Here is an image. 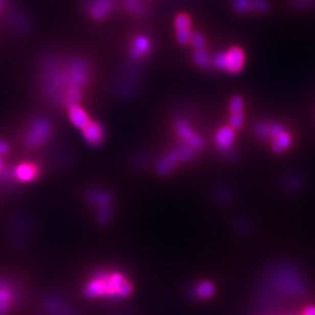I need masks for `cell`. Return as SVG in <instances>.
Wrapping results in <instances>:
<instances>
[{"label":"cell","instance_id":"obj_4","mask_svg":"<svg viewBox=\"0 0 315 315\" xmlns=\"http://www.w3.org/2000/svg\"><path fill=\"white\" fill-rule=\"evenodd\" d=\"M19 293L11 281L0 277V315H8L18 301Z\"/></svg>","mask_w":315,"mask_h":315},{"label":"cell","instance_id":"obj_9","mask_svg":"<svg viewBox=\"0 0 315 315\" xmlns=\"http://www.w3.org/2000/svg\"><path fill=\"white\" fill-rule=\"evenodd\" d=\"M175 32L177 42L182 45L188 44L191 40V20L185 13H181L175 17Z\"/></svg>","mask_w":315,"mask_h":315},{"label":"cell","instance_id":"obj_6","mask_svg":"<svg viewBox=\"0 0 315 315\" xmlns=\"http://www.w3.org/2000/svg\"><path fill=\"white\" fill-rule=\"evenodd\" d=\"M175 133L183 144H188L192 146L197 151L203 148V140L199 137L192 129V127L184 120H178L175 124Z\"/></svg>","mask_w":315,"mask_h":315},{"label":"cell","instance_id":"obj_3","mask_svg":"<svg viewBox=\"0 0 315 315\" xmlns=\"http://www.w3.org/2000/svg\"><path fill=\"white\" fill-rule=\"evenodd\" d=\"M89 202L96 209V219L100 226H105L112 215V199L102 191H91L88 194Z\"/></svg>","mask_w":315,"mask_h":315},{"label":"cell","instance_id":"obj_13","mask_svg":"<svg viewBox=\"0 0 315 315\" xmlns=\"http://www.w3.org/2000/svg\"><path fill=\"white\" fill-rule=\"evenodd\" d=\"M235 130L231 127H223L219 129L215 136L216 145L223 150L229 149L235 142Z\"/></svg>","mask_w":315,"mask_h":315},{"label":"cell","instance_id":"obj_18","mask_svg":"<svg viewBox=\"0 0 315 315\" xmlns=\"http://www.w3.org/2000/svg\"><path fill=\"white\" fill-rule=\"evenodd\" d=\"M194 62L201 68H208L210 65V56L205 46L194 48Z\"/></svg>","mask_w":315,"mask_h":315},{"label":"cell","instance_id":"obj_19","mask_svg":"<svg viewBox=\"0 0 315 315\" xmlns=\"http://www.w3.org/2000/svg\"><path fill=\"white\" fill-rule=\"evenodd\" d=\"M213 293V288L211 284H202L196 290V294L200 298H208Z\"/></svg>","mask_w":315,"mask_h":315},{"label":"cell","instance_id":"obj_17","mask_svg":"<svg viewBox=\"0 0 315 315\" xmlns=\"http://www.w3.org/2000/svg\"><path fill=\"white\" fill-rule=\"evenodd\" d=\"M150 49V42L146 37L140 36L138 38H136L133 42V46H132V55L134 57H142L145 54H147V52Z\"/></svg>","mask_w":315,"mask_h":315},{"label":"cell","instance_id":"obj_11","mask_svg":"<svg viewBox=\"0 0 315 315\" xmlns=\"http://www.w3.org/2000/svg\"><path fill=\"white\" fill-rule=\"evenodd\" d=\"M83 135L88 144L92 146L99 145L103 140V130L97 123L90 122L86 128L83 129Z\"/></svg>","mask_w":315,"mask_h":315},{"label":"cell","instance_id":"obj_23","mask_svg":"<svg viewBox=\"0 0 315 315\" xmlns=\"http://www.w3.org/2000/svg\"><path fill=\"white\" fill-rule=\"evenodd\" d=\"M2 171H3V163H2V161L0 159V172H2Z\"/></svg>","mask_w":315,"mask_h":315},{"label":"cell","instance_id":"obj_22","mask_svg":"<svg viewBox=\"0 0 315 315\" xmlns=\"http://www.w3.org/2000/svg\"><path fill=\"white\" fill-rule=\"evenodd\" d=\"M299 6H307L309 5L313 0H294Z\"/></svg>","mask_w":315,"mask_h":315},{"label":"cell","instance_id":"obj_8","mask_svg":"<svg viewBox=\"0 0 315 315\" xmlns=\"http://www.w3.org/2000/svg\"><path fill=\"white\" fill-rule=\"evenodd\" d=\"M244 52L239 47H233L226 52V72L238 74L244 65Z\"/></svg>","mask_w":315,"mask_h":315},{"label":"cell","instance_id":"obj_5","mask_svg":"<svg viewBox=\"0 0 315 315\" xmlns=\"http://www.w3.org/2000/svg\"><path fill=\"white\" fill-rule=\"evenodd\" d=\"M51 133V126L45 120H39L35 122L26 136V146L29 148H36L46 142Z\"/></svg>","mask_w":315,"mask_h":315},{"label":"cell","instance_id":"obj_7","mask_svg":"<svg viewBox=\"0 0 315 315\" xmlns=\"http://www.w3.org/2000/svg\"><path fill=\"white\" fill-rule=\"evenodd\" d=\"M244 124V101L240 96H235L230 102V127L239 130Z\"/></svg>","mask_w":315,"mask_h":315},{"label":"cell","instance_id":"obj_2","mask_svg":"<svg viewBox=\"0 0 315 315\" xmlns=\"http://www.w3.org/2000/svg\"><path fill=\"white\" fill-rule=\"evenodd\" d=\"M255 134L262 140H268L276 153H283L292 145L291 135L279 124L260 123L255 127Z\"/></svg>","mask_w":315,"mask_h":315},{"label":"cell","instance_id":"obj_14","mask_svg":"<svg viewBox=\"0 0 315 315\" xmlns=\"http://www.w3.org/2000/svg\"><path fill=\"white\" fill-rule=\"evenodd\" d=\"M38 168L30 163H22L14 170V177L22 183H29L35 179L38 175Z\"/></svg>","mask_w":315,"mask_h":315},{"label":"cell","instance_id":"obj_12","mask_svg":"<svg viewBox=\"0 0 315 315\" xmlns=\"http://www.w3.org/2000/svg\"><path fill=\"white\" fill-rule=\"evenodd\" d=\"M45 307L51 314L76 315L64 302L53 296H49L46 298Z\"/></svg>","mask_w":315,"mask_h":315},{"label":"cell","instance_id":"obj_10","mask_svg":"<svg viewBox=\"0 0 315 315\" xmlns=\"http://www.w3.org/2000/svg\"><path fill=\"white\" fill-rule=\"evenodd\" d=\"M234 7L240 13L250 11L264 12L268 9V3L265 0H235Z\"/></svg>","mask_w":315,"mask_h":315},{"label":"cell","instance_id":"obj_15","mask_svg":"<svg viewBox=\"0 0 315 315\" xmlns=\"http://www.w3.org/2000/svg\"><path fill=\"white\" fill-rule=\"evenodd\" d=\"M112 2L110 0H96L90 5V13L98 20L103 19L111 10Z\"/></svg>","mask_w":315,"mask_h":315},{"label":"cell","instance_id":"obj_1","mask_svg":"<svg viewBox=\"0 0 315 315\" xmlns=\"http://www.w3.org/2000/svg\"><path fill=\"white\" fill-rule=\"evenodd\" d=\"M133 292L130 281L119 272L99 269L86 283L83 294L88 299L120 301L128 298Z\"/></svg>","mask_w":315,"mask_h":315},{"label":"cell","instance_id":"obj_21","mask_svg":"<svg viewBox=\"0 0 315 315\" xmlns=\"http://www.w3.org/2000/svg\"><path fill=\"white\" fill-rule=\"evenodd\" d=\"M7 151H8V145L5 142L0 141V155L6 154Z\"/></svg>","mask_w":315,"mask_h":315},{"label":"cell","instance_id":"obj_20","mask_svg":"<svg viewBox=\"0 0 315 315\" xmlns=\"http://www.w3.org/2000/svg\"><path fill=\"white\" fill-rule=\"evenodd\" d=\"M126 7L134 14H140L143 11L142 5L138 0H126Z\"/></svg>","mask_w":315,"mask_h":315},{"label":"cell","instance_id":"obj_16","mask_svg":"<svg viewBox=\"0 0 315 315\" xmlns=\"http://www.w3.org/2000/svg\"><path fill=\"white\" fill-rule=\"evenodd\" d=\"M70 119L74 126H76L79 129H84L88 126L90 123V119L87 116V114L78 105L71 106L70 108Z\"/></svg>","mask_w":315,"mask_h":315}]
</instances>
